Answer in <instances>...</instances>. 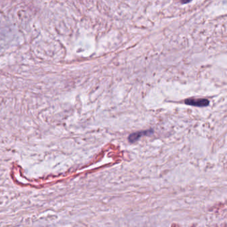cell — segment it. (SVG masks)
I'll return each mask as SVG.
<instances>
[{"label":"cell","instance_id":"1","mask_svg":"<svg viewBox=\"0 0 227 227\" xmlns=\"http://www.w3.org/2000/svg\"><path fill=\"white\" fill-rule=\"evenodd\" d=\"M209 100L207 98H189L185 100V104L187 105L197 106V107H206L209 105Z\"/></svg>","mask_w":227,"mask_h":227},{"label":"cell","instance_id":"2","mask_svg":"<svg viewBox=\"0 0 227 227\" xmlns=\"http://www.w3.org/2000/svg\"><path fill=\"white\" fill-rule=\"evenodd\" d=\"M152 133H153L152 130L135 132V133H133L129 135L128 140L130 143H135V141H137L142 136H144V135H150Z\"/></svg>","mask_w":227,"mask_h":227},{"label":"cell","instance_id":"3","mask_svg":"<svg viewBox=\"0 0 227 227\" xmlns=\"http://www.w3.org/2000/svg\"><path fill=\"white\" fill-rule=\"evenodd\" d=\"M192 0H182V3L183 4H187V3L190 2Z\"/></svg>","mask_w":227,"mask_h":227}]
</instances>
